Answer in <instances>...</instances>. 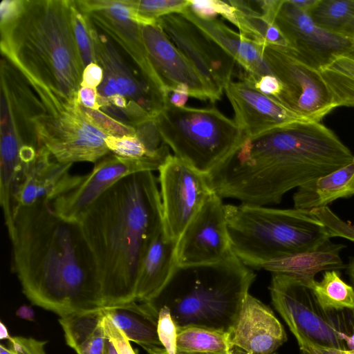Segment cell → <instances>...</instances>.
Segmentation results:
<instances>
[{
	"instance_id": "obj_1",
	"label": "cell",
	"mask_w": 354,
	"mask_h": 354,
	"mask_svg": "<svg viewBox=\"0 0 354 354\" xmlns=\"http://www.w3.org/2000/svg\"><path fill=\"white\" fill-rule=\"evenodd\" d=\"M10 239L13 268L33 304L61 317L106 308L96 259L80 222L41 201L17 208Z\"/></svg>"
},
{
	"instance_id": "obj_2",
	"label": "cell",
	"mask_w": 354,
	"mask_h": 354,
	"mask_svg": "<svg viewBox=\"0 0 354 354\" xmlns=\"http://www.w3.org/2000/svg\"><path fill=\"white\" fill-rule=\"evenodd\" d=\"M351 151L319 122L297 120L253 137L206 175L221 198L241 203H279L283 195L348 164Z\"/></svg>"
},
{
	"instance_id": "obj_3",
	"label": "cell",
	"mask_w": 354,
	"mask_h": 354,
	"mask_svg": "<svg viewBox=\"0 0 354 354\" xmlns=\"http://www.w3.org/2000/svg\"><path fill=\"white\" fill-rule=\"evenodd\" d=\"M80 223L96 259L104 307L135 300L141 263L163 226L153 171L120 179L90 206Z\"/></svg>"
},
{
	"instance_id": "obj_4",
	"label": "cell",
	"mask_w": 354,
	"mask_h": 354,
	"mask_svg": "<svg viewBox=\"0 0 354 354\" xmlns=\"http://www.w3.org/2000/svg\"><path fill=\"white\" fill-rule=\"evenodd\" d=\"M1 51L26 79L77 106L84 69L75 39L71 0H24L20 15L0 26Z\"/></svg>"
},
{
	"instance_id": "obj_5",
	"label": "cell",
	"mask_w": 354,
	"mask_h": 354,
	"mask_svg": "<svg viewBox=\"0 0 354 354\" xmlns=\"http://www.w3.org/2000/svg\"><path fill=\"white\" fill-rule=\"evenodd\" d=\"M224 207L232 251L249 268L261 269L271 261L315 251L330 239L310 210L247 203Z\"/></svg>"
},
{
	"instance_id": "obj_6",
	"label": "cell",
	"mask_w": 354,
	"mask_h": 354,
	"mask_svg": "<svg viewBox=\"0 0 354 354\" xmlns=\"http://www.w3.org/2000/svg\"><path fill=\"white\" fill-rule=\"evenodd\" d=\"M254 278L233 253L216 263L176 265L162 292L171 297L176 327L196 325L229 332Z\"/></svg>"
},
{
	"instance_id": "obj_7",
	"label": "cell",
	"mask_w": 354,
	"mask_h": 354,
	"mask_svg": "<svg viewBox=\"0 0 354 354\" xmlns=\"http://www.w3.org/2000/svg\"><path fill=\"white\" fill-rule=\"evenodd\" d=\"M162 140L174 156L207 175L245 138L234 120L216 107H175L167 104L155 118Z\"/></svg>"
},
{
	"instance_id": "obj_8",
	"label": "cell",
	"mask_w": 354,
	"mask_h": 354,
	"mask_svg": "<svg viewBox=\"0 0 354 354\" xmlns=\"http://www.w3.org/2000/svg\"><path fill=\"white\" fill-rule=\"evenodd\" d=\"M269 290L274 308L295 338L304 337L319 346L348 351L352 308L326 310L309 286L283 274L272 273Z\"/></svg>"
},
{
	"instance_id": "obj_9",
	"label": "cell",
	"mask_w": 354,
	"mask_h": 354,
	"mask_svg": "<svg viewBox=\"0 0 354 354\" xmlns=\"http://www.w3.org/2000/svg\"><path fill=\"white\" fill-rule=\"evenodd\" d=\"M263 55L282 85L277 100L300 118L321 122L336 108L320 71L296 57L287 47L263 46Z\"/></svg>"
},
{
	"instance_id": "obj_10",
	"label": "cell",
	"mask_w": 354,
	"mask_h": 354,
	"mask_svg": "<svg viewBox=\"0 0 354 354\" xmlns=\"http://www.w3.org/2000/svg\"><path fill=\"white\" fill-rule=\"evenodd\" d=\"M32 122L39 145L61 163L96 162L110 153L105 143L107 136L84 117L79 105L57 115L43 107Z\"/></svg>"
},
{
	"instance_id": "obj_11",
	"label": "cell",
	"mask_w": 354,
	"mask_h": 354,
	"mask_svg": "<svg viewBox=\"0 0 354 354\" xmlns=\"http://www.w3.org/2000/svg\"><path fill=\"white\" fill-rule=\"evenodd\" d=\"M95 47L97 64L104 72L103 80L97 88L98 94L105 97L124 96L128 105L121 110L127 124L133 127L155 118L167 104L165 97L143 77H139L107 38L97 31Z\"/></svg>"
},
{
	"instance_id": "obj_12",
	"label": "cell",
	"mask_w": 354,
	"mask_h": 354,
	"mask_svg": "<svg viewBox=\"0 0 354 354\" xmlns=\"http://www.w3.org/2000/svg\"><path fill=\"white\" fill-rule=\"evenodd\" d=\"M158 171L164 230L178 241L213 191L205 174L174 155L168 156Z\"/></svg>"
},
{
	"instance_id": "obj_13",
	"label": "cell",
	"mask_w": 354,
	"mask_h": 354,
	"mask_svg": "<svg viewBox=\"0 0 354 354\" xmlns=\"http://www.w3.org/2000/svg\"><path fill=\"white\" fill-rule=\"evenodd\" d=\"M273 22L284 37L289 50L317 70H322L339 56L354 53V41L319 27L289 0H281Z\"/></svg>"
},
{
	"instance_id": "obj_14",
	"label": "cell",
	"mask_w": 354,
	"mask_h": 354,
	"mask_svg": "<svg viewBox=\"0 0 354 354\" xmlns=\"http://www.w3.org/2000/svg\"><path fill=\"white\" fill-rule=\"evenodd\" d=\"M224 207L222 198L212 192L177 241L176 265L216 263L234 253Z\"/></svg>"
},
{
	"instance_id": "obj_15",
	"label": "cell",
	"mask_w": 354,
	"mask_h": 354,
	"mask_svg": "<svg viewBox=\"0 0 354 354\" xmlns=\"http://www.w3.org/2000/svg\"><path fill=\"white\" fill-rule=\"evenodd\" d=\"M169 40L221 97L234 75L236 62L196 25L179 13L157 19Z\"/></svg>"
},
{
	"instance_id": "obj_16",
	"label": "cell",
	"mask_w": 354,
	"mask_h": 354,
	"mask_svg": "<svg viewBox=\"0 0 354 354\" xmlns=\"http://www.w3.org/2000/svg\"><path fill=\"white\" fill-rule=\"evenodd\" d=\"M167 158L135 159L109 154L96 162L90 173L82 176L75 187L53 201L52 207L60 216L80 222L90 206L120 179L136 172L158 171Z\"/></svg>"
},
{
	"instance_id": "obj_17",
	"label": "cell",
	"mask_w": 354,
	"mask_h": 354,
	"mask_svg": "<svg viewBox=\"0 0 354 354\" xmlns=\"http://www.w3.org/2000/svg\"><path fill=\"white\" fill-rule=\"evenodd\" d=\"M86 14L94 26L118 43L131 57L148 84L165 99L167 88L155 71L134 20L136 10L125 0H92Z\"/></svg>"
},
{
	"instance_id": "obj_18",
	"label": "cell",
	"mask_w": 354,
	"mask_h": 354,
	"mask_svg": "<svg viewBox=\"0 0 354 354\" xmlns=\"http://www.w3.org/2000/svg\"><path fill=\"white\" fill-rule=\"evenodd\" d=\"M140 28L150 61L167 90L183 84L192 97L211 102L221 99L158 24Z\"/></svg>"
},
{
	"instance_id": "obj_19",
	"label": "cell",
	"mask_w": 354,
	"mask_h": 354,
	"mask_svg": "<svg viewBox=\"0 0 354 354\" xmlns=\"http://www.w3.org/2000/svg\"><path fill=\"white\" fill-rule=\"evenodd\" d=\"M234 113V122L253 137L297 120H306L245 81L231 80L224 88Z\"/></svg>"
},
{
	"instance_id": "obj_20",
	"label": "cell",
	"mask_w": 354,
	"mask_h": 354,
	"mask_svg": "<svg viewBox=\"0 0 354 354\" xmlns=\"http://www.w3.org/2000/svg\"><path fill=\"white\" fill-rule=\"evenodd\" d=\"M229 333L232 346L250 354H272L287 340L282 324L271 309L248 292Z\"/></svg>"
},
{
	"instance_id": "obj_21",
	"label": "cell",
	"mask_w": 354,
	"mask_h": 354,
	"mask_svg": "<svg viewBox=\"0 0 354 354\" xmlns=\"http://www.w3.org/2000/svg\"><path fill=\"white\" fill-rule=\"evenodd\" d=\"M52 157L44 146L37 150L36 156L26 171L17 193V208L41 201L52 203L81 182L82 176L70 174L73 164L61 163Z\"/></svg>"
},
{
	"instance_id": "obj_22",
	"label": "cell",
	"mask_w": 354,
	"mask_h": 354,
	"mask_svg": "<svg viewBox=\"0 0 354 354\" xmlns=\"http://www.w3.org/2000/svg\"><path fill=\"white\" fill-rule=\"evenodd\" d=\"M179 14L196 25L247 73L257 77L273 75L263 55V46L235 32L217 18H198L188 6Z\"/></svg>"
},
{
	"instance_id": "obj_23",
	"label": "cell",
	"mask_w": 354,
	"mask_h": 354,
	"mask_svg": "<svg viewBox=\"0 0 354 354\" xmlns=\"http://www.w3.org/2000/svg\"><path fill=\"white\" fill-rule=\"evenodd\" d=\"M177 241L169 238L162 226L151 242L141 263L135 300L154 302L176 266Z\"/></svg>"
},
{
	"instance_id": "obj_24",
	"label": "cell",
	"mask_w": 354,
	"mask_h": 354,
	"mask_svg": "<svg viewBox=\"0 0 354 354\" xmlns=\"http://www.w3.org/2000/svg\"><path fill=\"white\" fill-rule=\"evenodd\" d=\"M346 245L329 241L315 251L292 254L266 264L263 269L283 274L300 280L310 287L319 272L340 270L346 268L340 252Z\"/></svg>"
},
{
	"instance_id": "obj_25",
	"label": "cell",
	"mask_w": 354,
	"mask_h": 354,
	"mask_svg": "<svg viewBox=\"0 0 354 354\" xmlns=\"http://www.w3.org/2000/svg\"><path fill=\"white\" fill-rule=\"evenodd\" d=\"M353 195L354 158L351 162L341 168L298 187L292 199L294 208L310 210Z\"/></svg>"
},
{
	"instance_id": "obj_26",
	"label": "cell",
	"mask_w": 354,
	"mask_h": 354,
	"mask_svg": "<svg viewBox=\"0 0 354 354\" xmlns=\"http://www.w3.org/2000/svg\"><path fill=\"white\" fill-rule=\"evenodd\" d=\"M105 315L129 339L140 345L162 346L158 335V313L154 302L139 301L106 308Z\"/></svg>"
},
{
	"instance_id": "obj_27",
	"label": "cell",
	"mask_w": 354,
	"mask_h": 354,
	"mask_svg": "<svg viewBox=\"0 0 354 354\" xmlns=\"http://www.w3.org/2000/svg\"><path fill=\"white\" fill-rule=\"evenodd\" d=\"M104 310L74 314L59 319L66 344L77 354H104L107 337Z\"/></svg>"
},
{
	"instance_id": "obj_28",
	"label": "cell",
	"mask_w": 354,
	"mask_h": 354,
	"mask_svg": "<svg viewBox=\"0 0 354 354\" xmlns=\"http://www.w3.org/2000/svg\"><path fill=\"white\" fill-rule=\"evenodd\" d=\"M228 2L235 8L237 28L241 35L262 46H288L278 27L264 17L253 1L229 0Z\"/></svg>"
},
{
	"instance_id": "obj_29",
	"label": "cell",
	"mask_w": 354,
	"mask_h": 354,
	"mask_svg": "<svg viewBox=\"0 0 354 354\" xmlns=\"http://www.w3.org/2000/svg\"><path fill=\"white\" fill-rule=\"evenodd\" d=\"M308 15L322 29L354 41V0H319Z\"/></svg>"
},
{
	"instance_id": "obj_30",
	"label": "cell",
	"mask_w": 354,
	"mask_h": 354,
	"mask_svg": "<svg viewBox=\"0 0 354 354\" xmlns=\"http://www.w3.org/2000/svg\"><path fill=\"white\" fill-rule=\"evenodd\" d=\"M176 328L177 350L228 354L233 347L227 331L196 325Z\"/></svg>"
},
{
	"instance_id": "obj_31",
	"label": "cell",
	"mask_w": 354,
	"mask_h": 354,
	"mask_svg": "<svg viewBox=\"0 0 354 354\" xmlns=\"http://www.w3.org/2000/svg\"><path fill=\"white\" fill-rule=\"evenodd\" d=\"M320 72L336 106H354V53L338 57Z\"/></svg>"
},
{
	"instance_id": "obj_32",
	"label": "cell",
	"mask_w": 354,
	"mask_h": 354,
	"mask_svg": "<svg viewBox=\"0 0 354 354\" xmlns=\"http://www.w3.org/2000/svg\"><path fill=\"white\" fill-rule=\"evenodd\" d=\"M310 288L326 310L354 308V288L341 278L339 270L324 271L322 280L315 281Z\"/></svg>"
},
{
	"instance_id": "obj_33",
	"label": "cell",
	"mask_w": 354,
	"mask_h": 354,
	"mask_svg": "<svg viewBox=\"0 0 354 354\" xmlns=\"http://www.w3.org/2000/svg\"><path fill=\"white\" fill-rule=\"evenodd\" d=\"M72 23L76 44L85 68L91 63L97 64L96 29L89 17L80 10L72 1Z\"/></svg>"
},
{
	"instance_id": "obj_34",
	"label": "cell",
	"mask_w": 354,
	"mask_h": 354,
	"mask_svg": "<svg viewBox=\"0 0 354 354\" xmlns=\"http://www.w3.org/2000/svg\"><path fill=\"white\" fill-rule=\"evenodd\" d=\"M105 143L110 151L117 156L129 158L162 157L167 158L169 150L160 152L149 151L137 136H107Z\"/></svg>"
},
{
	"instance_id": "obj_35",
	"label": "cell",
	"mask_w": 354,
	"mask_h": 354,
	"mask_svg": "<svg viewBox=\"0 0 354 354\" xmlns=\"http://www.w3.org/2000/svg\"><path fill=\"white\" fill-rule=\"evenodd\" d=\"M84 117L107 136H136V129L100 110H93L79 104Z\"/></svg>"
},
{
	"instance_id": "obj_36",
	"label": "cell",
	"mask_w": 354,
	"mask_h": 354,
	"mask_svg": "<svg viewBox=\"0 0 354 354\" xmlns=\"http://www.w3.org/2000/svg\"><path fill=\"white\" fill-rule=\"evenodd\" d=\"M126 1L140 15L151 19H158L172 13H180L189 4V0H126Z\"/></svg>"
},
{
	"instance_id": "obj_37",
	"label": "cell",
	"mask_w": 354,
	"mask_h": 354,
	"mask_svg": "<svg viewBox=\"0 0 354 354\" xmlns=\"http://www.w3.org/2000/svg\"><path fill=\"white\" fill-rule=\"evenodd\" d=\"M189 8L198 18L212 20L221 15L235 26L238 22L235 8L227 1L221 0H189Z\"/></svg>"
},
{
	"instance_id": "obj_38",
	"label": "cell",
	"mask_w": 354,
	"mask_h": 354,
	"mask_svg": "<svg viewBox=\"0 0 354 354\" xmlns=\"http://www.w3.org/2000/svg\"><path fill=\"white\" fill-rule=\"evenodd\" d=\"M310 212L323 224L330 238L339 236L354 242V225L342 221L328 206L314 208Z\"/></svg>"
},
{
	"instance_id": "obj_39",
	"label": "cell",
	"mask_w": 354,
	"mask_h": 354,
	"mask_svg": "<svg viewBox=\"0 0 354 354\" xmlns=\"http://www.w3.org/2000/svg\"><path fill=\"white\" fill-rule=\"evenodd\" d=\"M157 331L159 340L168 354H176L177 328L170 308L167 305L159 310Z\"/></svg>"
},
{
	"instance_id": "obj_40",
	"label": "cell",
	"mask_w": 354,
	"mask_h": 354,
	"mask_svg": "<svg viewBox=\"0 0 354 354\" xmlns=\"http://www.w3.org/2000/svg\"><path fill=\"white\" fill-rule=\"evenodd\" d=\"M103 324L106 337L111 341L118 354H136L126 335L113 324L105 313Z\"/></svg>"
},
{
	"instance_id": "obj_41",
	"label": "cell",
	"mask_w": 354,
	"mask_h": 354,
	"mask_svg": "<svg viewBox=\"0 0 354 354\" xmlns=\"http://www.w3.org/2000/svg\"><path fill=\"white\" fill-rule=\"evenodd\" d=\"M9 342V348L15 354H46L44 348L46 342L16 336L11 337Z\"/></svg>"
},
{
	"instance_id": "obj_42",
	"label": "cell",
	"mask_w": 354,
	"mask_h": 354,
	"mask_svg": "<svg viewBox=\"0 0 354 354\" xmlns=\"http://www.w3.org/2000/svg\"><path fill=\"white\" fill-rule=\"evenodd\" d=\"M24 0H2L0 4V26L15 21L21 13Z\"/></svg>"
},
{
	"instance_id": "obj_43",
	"label": "cell",
	"mask_w": 354,
	"mask_h": 354,
	"mask_svg": "<svg viewBox=\"0 0 354 354\" xmlns=\"http://www.w3.org/2000/svg\"><path fill=\"white\" fill-rule=\"evenodd\" d=\"M103 77L102 67L95 63L89 64L83 71L81 87L97 88L101 84Z\"/></svg>"
},
{
	"instance_id": "obj_44",
	"label": "cell",
	"mask_w": 354,
	"mask_h": 354,
	"mask_svg": "<svg viewBox=\"0 0 354 354\" xmlns=\"http://www.w3.org/2000/svg\"><path fill=\"white\" fill-rule=\"evenodd\" d=\"M189 96L188 88L183 84L167 88L165 96L166 102L175 107L185 106Z\"/></svg>"
},
{
	"instance_id": "obj_45",
	"label": "cell",
	"mask_w": 354,
	"mask_h": 354,
	"mask_svg": "<svg viewBox=\"0 0 354 354\" xmlns=\"http://www.w3.org/2000/svg\"><path fill=\"white\" fill-rule=\"evenodd\" d=\"M97 90L95 88L80 87L77 93L78 103L84 107L93 110H100L97 102Z\"/></svg>"
},
{
	"instance_id": "obj_46",
	"label": "cell",
	"mask_w": 354,
	"mask_h": 354,
	"mask_svg": "<svg viewBox=\"0 0 354 354\" xmlns=\"http://www.w3.org/2000/svg\"><path fill=\"white\" fill-rule=\"evenodd\" d=\"M290 2L301 11L308 14L319 0H289Z\"/></svg>"
},
{
	"instance_id": "obj_47",
	"label": "cell",
	"mask_w": 354,
	"mask_h": 354,
	"mask_svg": "<svg viewBox=\"0 0 354 354\" xmlns=\"http://www.w3.org/2000/svg\"><path fill=\"white\" fill-rule=\"evenodd\" d=\"M16 315L17 317L26 319L30 322L35 320V313L34 310L28 306H21L19 307L17 311Z\"/></svg>"
},
{
	"instance_id": "obj_48",
	"label": "cell",
	"mask_w": 354,
	"mask_h": 354,
	"mask_svg": "<svg viewBox=\"0 0 354 354\" xmlns=\"http://www.w3.org/2000/svg\"><path fill=\"white\" fill-rule=\"evenodd\" d=\"M142 348L147 351L149 354H168L167 351L162 346H145Z\"/></svg>"
},
{
	"instance_id": "obj_49",
	"label": "cell",
	"mask_w": 354,
	"mask_h": 354,
	"mask_svg": "<svg viewBox=\"0 0 354 354\" xmlns=\"http://www.w3.org/2000/svg\"><path fill=\"white\" fill-rule=\"evenodd\" d=\"M104 354H118L111 341L107 337Z\"/></svg>"
},
{
	"instance_id": "obj_50",
	"label": "cell",
	"mask_w": 354,
	"mask_h": 354,
	"mask_svg": "<svg viewBox=\"0 0 354 354\" xmlns=\"http://www.w3.org/2000/svg\"><path fill=\"white\" fill-rule=\"evenodd\" d=\"M348 273L351 279V281L354 286V257L351 260L348 266Z\"/></svg>"
},
{
	"instance_id": "obj_51",
	"label": "cell",
	"mask_w": 354,
	"mask_h": 354,
	"mask_svg": "<svg viewBox=\"0 0 354 354\" xmlns=\"http://www.w3.org/2000/svg\"><path fill=\"white\" fill-rule=\"evenodd\" d=\"M0 326V338L1 339H8L9 340L11 337L10 336L6 326L2 322H1Z\"/></svg>"
},
{
	"instance_id": "obj_52",
	"label": "cell",
	"mask_w": 354,
	"mask_h": 354,
	"mask_svg": "<svg viewBox=\"0 0 354 354\" xmlns=\"http://www.w3.org/2000/svg\"><path fill=\"white\" fill-rule=\"evenodd\" d=\"M228 354H250V353L239 347L233 346Z\"/></svg>"
},
{
	"instance_id": "obj_53",
	"label": "cell",
	"mask_w": 354,
	"mask_h": 354,
	"mask_svg": "<svg viewBox=\"0 0 354 354\" xmlns=\"http://www.w3.org/2000/svg\"><path fill=\"white\" fill-rule=\"evenodd\" d=\"M0 354H15L9 348L4 346L3 345L0 346Z\"/></svg>"
},
{
	"instance_id": "obj_54",
	"label": "cell",
	"mask_w": 354,
	"mask_h": 354,
	"mask_svg": "<svg viewBox=\"0 0 354 354\" xmlns=\"http://www.w3.org/2000/svg\"><path fill=\"white\" fill-rule=\"evenodd\" d=\"M176 354H216V353H199V352H189V351H183L177 350Z\"/></svg>"
},
{
	"instance_id": "obj_55",
	"label": "cell",
	"mask_w": 354,
	"mask_h": 354,
	"mask_svg": "<svg viewBox=\"0 0 354 354\" xmlns=\"http://www.w3.org/2000/svg\"><path fill=\"white\" fill-rule=\"evenodd\" d=\"M340 354H354V350L353 351H341Z\"/></svg>"
},
{
	"instance_id": "obj_56",
	"label": "cell",
	"mask_w": 354,
	"mask_h": 354,
	"mask_svg": "<svg viewBox=\"0 0 354 354\" xmlns=\"http://www.w3.org/2000/svg\"><path fill=\"white\" fill-rule=\"evenodd\" d=\"M272 354H274V353H272Z\"/></svg>"
}]
</instances>
